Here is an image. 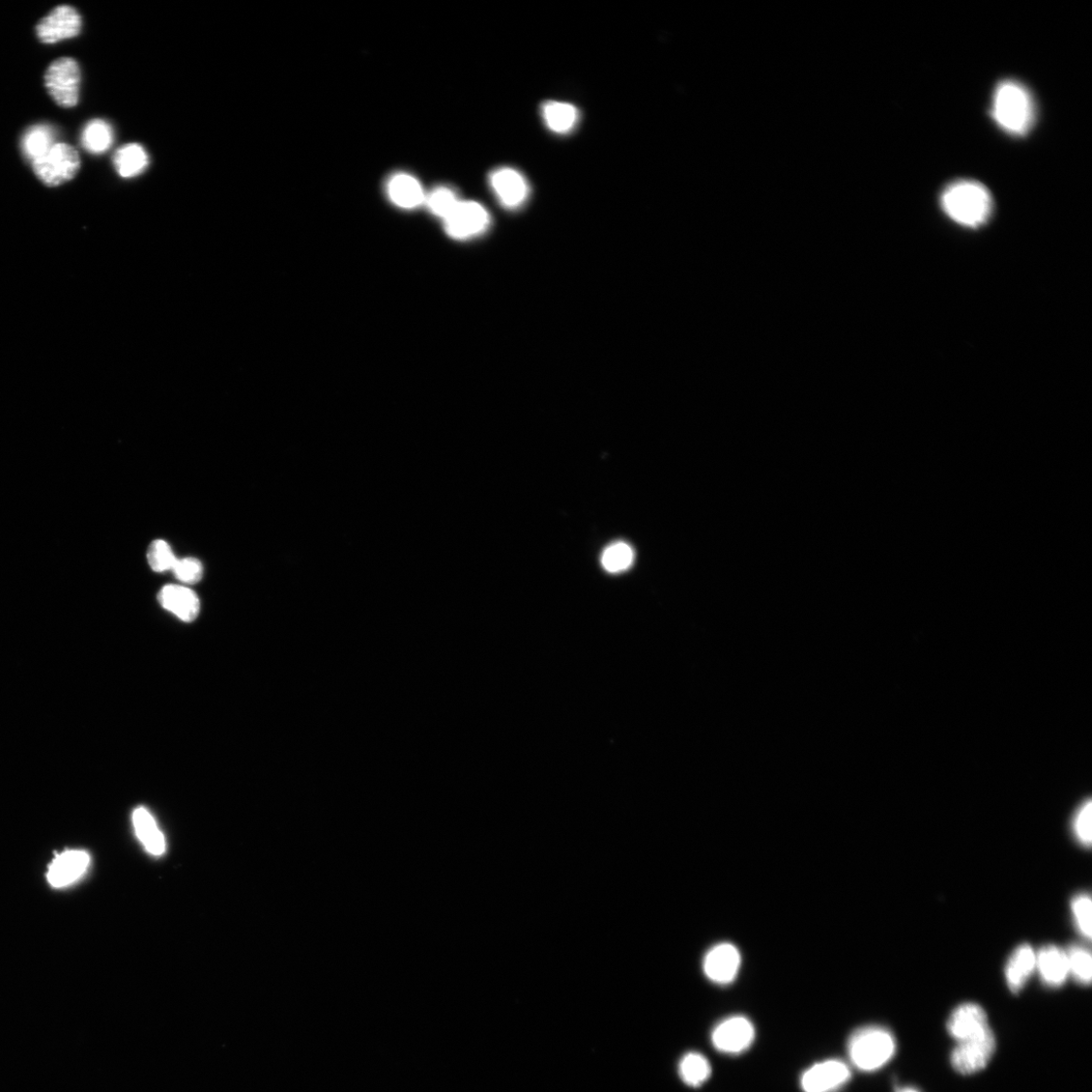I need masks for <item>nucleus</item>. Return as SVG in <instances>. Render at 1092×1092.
<instances>
[{"instance_id": "nucleus-1", "label": "nucleus", "mask_w": 1092, "mask_h": 1092, "mask_svg": "<svg viewBox=\"0 0 1092 1092\" xmlns=\"http://www.w3.org/2000/svg\"><path fill=\"white\" fill-rule=\"evenodd\" d=\"M991 116L1003 131L1016 137H1024L1034 124L1036 107L1023 83L1004 80L996 86Z\"/></svg>"}, {"instance_id": "nucleus-2", "label": "nucleus", "mask_w": 1092, "mask_h": 1092, "mask_svg": "<svg viewBox=\"0 0 1092 1092\" xmlns=\"http://www.w3.org/2000/svg\"><path fill=\"white\" fill-rule=\"evenodd\" d=\"M945 213L966 227H980L987 222L993 210L989 190L981 183L961 180L947 186L941 195Z\"/></svg>"}, {"instance_id": "nucleus-3", "label": "nucleus", "mask_w": 1092, "mask_h": 1092, "mask_svg": "<svg viewBox=\"0 0 1092 1092\" xmlns=\"http://www.w3.org/2000/svg\"><path fill=\"white\" fill-rule=\"evenodd\" d=\"M897 1052L894 1034L885 1028L868 1026L857 1029L848 1044V1053L854 1067L861 1071L873 1072L884 1068Z\"/></svg>"}, {"instance_id": "nucleus-4", "label": "nucleus", "mask_w": 1092, "mask_h": 1092, "mask_svg": "<svg viewBox=\"0 0 1092 1092\" xmlns=\"http://www.w3.org/2000/svg\"><path fill=\"white\" fill-rule=\"evenodd\" d=\"M35 175L47 187H60L75 178L80 168L77 150L64 143H57L42 158L32 163Z\"/></svg>"}, {"instance_id": "nucleus-5", "label": "nucleus", "mask_w": 1092, "mask_h": 1092, "mask_svg": "<svg viewBox=\"0 0 1092 1092\" xmlns=\"http://www.w3.org/2000/svg\"><path fill=\"white\" fill-rule=\"evenodd\" d=\"M80 82V67L69 57H63L54 62L45 73V85L49 95L63 107H73L78 104Z\"/></svg>"}, {"instance_id": "nucleus-6", "label": "nucleus", "mask_w": 1092, "mask_h": 1092, "mask_svg": "<svg viewBox=\"0 0 1092 1092\" xmlns=\"http://www.w3.org/2000/svg\"><path fill=\"white\" fill-rule=\"evenodd\" d=\"M995 1048V1036L988 1028L973 1038L958 1042L951 1054V1065L962 1075L975 1074L987 1067Z\"/></svg>"}, {"instance_id": "nucleus-7", "label": "nucleus", "mask_w": 1092, "mask_h": 1092, "mask_svg": "<svg viewBox=\"0 0 1092 1092\" xmlns=\"http://www.w3.org/2000/svg\"><path fill=\"white\" fill-rule=\"evenodd\" d=\"M711 1039L716 1050L736 1055L752 1046L755 1028L751 1021L742 1016L731 1017L715 1027Z\"/></svg>"}, {"instance_id": "nucleus-8", "label": "nucleus", "mask_w": 1092, "mask_h": 1092, "mask_svg": "<svg viewBox=\"0 0 1092 1092\" xmlns=\"http://www.w3.org/2000/svg\"><path fill=\"white\" fill-rule=\"evenodd\" d=\"M444 222L449 236L465 240L483 233L491 218L481 204L461 200Z\"/></svg>"}, {"instance_id": "nucleus-9", "label": "nucleus", "mask_w": 1092, "mask_h": 1092, "mask_svg": "<svg viewBox=\"0 0 1092 1092\" xmlns=\"http://www.w3.org/2000/svg\"><path fill=\"white\" fill-rule=\"evenodd\" d=\"M81 26L82 20L79 13L72 7L61 6L55 8L39 21L36 33L42 43L55 44L77 37Z\"/></svg>"}, {"instance_id": "nucleus-10", "label": "nucleus", "mask_w": 1092, "mask_h": 1092, "mask_svg": "<svg viewBox=\"0 0 1092 1092\" xmlns=\"http://www.w3.org/2000/svg\"><path fill=\"white\" fill-rule=\"evenodd\" d=\"M741 965L737 947L731 943H721L711 947L703 961V971L709 981L728 986L735 982Z\"/></svg>"}, {"instance_id": "nucleus-11", "label": "nucleus", "mask_w": 1092, "mask_h": 1092, "mask_svg": "<svg viewBox=\"0 0 1092 1092\" xmlns=\"http://www.w3.org/2000/svg\"><path fill=\"white\" fill-rule=\"evenodd\" d=\"M851 1078L849 1067L840 1060H826L817 1063L802 1074L801 1087L804 1092H835Z\"/></svg>"}, {"instance_id": "nucleus-12", "label": "nucleus", "mask_w": 1092, "mask_h": 1092, "mask_svg": "<svg viewBox=\"0 0 1092 1092\" xmlns=\"http://www.w3.org/2000/svg\"><path fill=\"white\" fill-rule=\"evenodd\" d=\"M490 185L499 202L509 210L521 208L529 195V186L519 170L501 167L492 172Z\"/></svg>"}, {"instance_id": "nucleus-13", "label": "nucleus", "mask_w": 1092, "mask_h": 1092, "mask_svg": "<svg viewBox=\"0 0 1092 1092\" xmlns=\"http://www.w3.org/2000/svg\"><path fill=\"white\" fill-rule=\"evenodd\" d=\"M988 1028L986 1011L981 1005L972 1002L960 1004L946 1023L947 1031L957 1042L973 1038Z\"/></svg>"}, {"instance_id": "nucleus-14", "label": "nucleus", "mask_w": 1092, "mask_h": 1092, "mask_svg": "<svg viewBox=\"0 0 1092 1092\" xmlns=\"http://www.w3.org/2000/svg\"><path fill=\"white\" fill-rule=\"evenodd\" d=\"M91 857L83 851L71 850L57 856L49 866L47 878L56 888L68 886L88 870Z\"/></svg>"}, {"instance_id": "nucleus-15", "label": "nucleus", "mask_w": 1092, "mask_h": 1092, "mask_svg": "<svg viewBox=\"0 0 1092 1092\" xmlns=\"http://www.w3.org/2000/svg\"><path fill=\"white\" fill-rule=\"evenodd\" d=\"M1036 971L1043 983L1050 987L1065 985L1070 976L1067 951L1052 945L1042 947L1036 953Z\"/></svg>"}, {"instance_id": "nucleus-16", "label": "nucleus", "mask_w": 1092, "mask_h": 1092, "mask_svg": "<svg viewBox=\"0 0 1092 1092\" xmlns=\"http://www.w3.org/2000/svg\"><path fill=\"white\" fill-rule=\"evenodd\" d=\"M161 607L185 622L193 621L200 609L196 594L180 585H167L158 595Z\"/></svg>"}, {"instance_id": "nucleus-17", "label": "nucleus", "mask_w": 1092, "mask_h": 1092, "mask_svg": "<svg viewBox=\"0 0 1092 1092\" xmlns=\"http://www.w3.org/2000/svg\"><path fill=\"white\" fill-rule=\"evenodd\" d=\"M1034 971H1036V952L1029 945H1021L1013 952L1007 966H1005V981H1007L1009 988L1018 993L1024 988Z\"/></svg>"}, {"instance_id": "nucleus-18", "label": "nucleus", "mask_w": 1092, "mask_h": 1092, "mask_svg": "<svg viewBox=\"0 0 1092 1092\" xmlns=\"http://www.w3.org/2000/svg\"><path fill=\"white\" fill-rule=\"evenodd\" d=\"M388 194L395 205L407 210L424 204L426 196L421 184L407 174H398L390 180Z\"/></svg>"}, {"instance_id": "nucleus-19", "label": "nucleus", "mask_w": 1092, "mask_h": 1092, "mask_svg": "<svg viewBox=\"0 0 1092 1092\" xmlns=\"http://www.w3.org/2000/svg\"><path fill=\"white\" fill-rule=\"evenodd\" d=\"M113 166L122 179H135L146 172L150 163L148 152L140 144H127L113 155Z\"/></svg>"}, {"instance_id": "nucleus-20", "label": "nucleus", "mask_w": 1092, "mask_h": 1092, "mask_svg": "<svg viewBox=\"0 0 1092 1092\" xmlns=\"http://www.w3.org/2000/svg\"><path fill=\"white\" fill-rule=\"evenodd\" d=\"M56 131L53 127L42 124L35 125L25 130L21 138L22 154L28 162H35L44 157L55 146Z\"/></svg>"}, {"instance_id": "nucleus-21", "label": "nucleus", "mask_w": 1092, "mask_h": 1092, "mask_svg": "<svg viewBox=\"0 0 1092 1092\" xmlns=\"http://www.w3.org/2000/svg\"><path fill=\"white\" fill-rule=\"evenodd\" d=\"M133 822L144 848L154 856H161L165 852V839L151 814L139 808L133 814Z\"/></svg>"}, {"instance_id": "nucleus-22", "label": "nucleus", "mask_w": 1092, "mask_h": 1092, "mask_svg": "<svg viewBox=\"0 0 1092 1092\" xmlns=\"http://www.w3.org/2000/svg\"><path fill=\"white\" fill-rule=\"evenodd\" d=\"M576 106L563 102L550 101L542 105V118L548 128L557 134H567L579 121Z\"/></svg>"}, {"instance_id": "nucleus-23", "label": "nucleus", "mask_w": 1092, "mask_h": 1092, "mask_svg": "<svg viewBox=\"0 0 1092 1092\" xmlns=\"http://www.w3.org/2000/svg\"><path fill=\"white\" fill-rule=\"evenodd\" d=\"M114 141V132L109 123L96 119L84 127L81 134L82 147L92 154H103L109 150Z\"/></svg>"}, {"instance_id": "nucleus-24", "label": "nucleus", "mask_w": 1092, "mask_h": 1092, "mask_svg": "<svg viewBox=\"0 0 1092 1092\" xmlns=\"http://www.w3.org/2000/svg\"><path fill=\"white\" fill-rule=\"evenodd\" d=\"M679 1074L687 1085L701 1086L711 1075L710 1063L699 1053H688L680 1061Z\"/></svg>"}, {"instance_id": "nucleus-25", "label": "nucleus", "mask_w": 1092, "mask_h": 1092, "mask_svg": "<svg viewBox=\"0 0 1092 1092\" xmlns=\"http://www.w3.org/2000/svg\"><path fill=\"white\" fill-rule=\"evenodd\" d=\"M1070 975L1082 986H1089L1092 977V958L1085 946L1072 945L1067 951Z\"/></svg>"}, {"instance_id": "nucleus-26", "label": "nucleus", "mask_w": 1092, "mask_h": 1092, "mask_svg": "<svg viewBox=\"0 0 1092 1092\" xmlns=\"http://www.w3.org/2000/svg\"><path fill=\"white\" fill-rule=\"evenodd\" d=\"M461 200L448 188H438L426 194L424 204L434 215L446 219Z\"/></svg>"}, {"instance_id": "nucleus-27", "label": "nucleus", "mask_w": 1092, "mask_h": 1092, "mask_svg": "<svg viewBox=\"0 0 1092 1092\" xmlns=\"http://www.w3.org/2000/svg\"><path fill=\"white\" fill-rule=\"evenodd\" d=\"M635 554L631 546L624 542H616L609 546L602 555V565L609 572H620L627 569L634 563Z\"/></svg>"}, {"instance_id": "nucleus-28", "label": "nucleus", "mask_w": 1092, "mask_h": 1092, "mask_svg": "<svg viewBox=\"0 0 1092 1092\" xmlns=\"http://www.w3.org/2000/svg\"><path fill=\"white\" fill-rule=\"evenodd\" d=\"M147 559L151 568L157 572L172 570L178 561L170 545L161 539L150 544Z\"/></svg>"}, {"instance_id": "nucleus-29", "label": "nucleus", "mask_w": 1092, "mask_h": 1092, "mask_svg": "<svg viewBox=\"0 0 1092 1092\" xmlns=\"http://www.w3.org/2000/svg\"><path fill=\"white\" fill-rule=\"evenodd\" d=\"M1091 908V899L1085 894L1076 896L1071 902V911L1077 931L1087 940L1091 938L1092 933Z\"/></svg>"}, {"instance_id": "nucleus-30", "label": "nucleus", "mask_w": 1092, "mask_h": 1092, "mask_svg": "<svg viewBox=\"0 0 1092 1092\" xmlns=\"http://www.w3.org/2000/svg\"><path fill=\"white\" fill-rule=\"evenodd\" d=\"M1091 801L1087 800L1077 810L1073 820V832L1077 841L1084 847H1090L1091 835Z\"/></svg>"}, {"instance_id": "nucleus-31", "label": "nucleus", "mask_w": 1092, "mask_h": 1092, "mask_svg": "<svg viewBox=\"0 0 1092 1092\" xmlns=\"http://www.w3.org/2000/svg\"><path fill=\"white\" fill-rule=\"evenodd\" d=\"M176 577L183 583L195 584L203 578V565L196 559L188 558L177 561L174 568Z\"/></svg>"}, {"instance_id": "nucleus-32", "label": "nucleus", "mask_w": 1092, "mask_h": 1092, "mask_svg": "<svg viewBox=\"0 0 1092 1092\" xmlns=\"http://www.w3.org/2000/svg\"><path fill=\"white\" fill-rule=\"evenodd\" d=\"M898 1092H919V1091H917L916 1089H914L912 1087H904V1088L899 1089Z\"/></svg>"}]
</instances>
